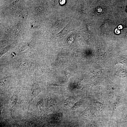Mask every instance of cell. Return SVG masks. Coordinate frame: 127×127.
Segmentation results:
<instances>
[{
	"mask_svg": "<svg viewBox=\"0 0 127 127\" xmlns=\"http://www.w3.org/2000/svg\"><path fill=\"white\" fill-rule=\"evenodd\" d=\"M42 91L37 83L34 84L32 87L29 97V103Z\"/></svg>",
	"mask_w": 127,
	"mask_h": 127,
	"instance_id": "1",
	"label": "cell"
},
{
	"mask_svg": "<svg viewBox=\"0 0 127 127\" xmlns=\"http://www.w3.org/2000/svg\"><path fill=\"white\" fill-rule=\"evenodd\" d=\"M107 90L109 98H112L114 96L115 90V86L112 85H109L107 87Z\"/></svg>",
	"mask_w": 127,
	"mask_h": 127,
	"instance_id": "2",
	"label": "cell"
},
{
	"mask_svg": "<svg viewBox=\"0 0 127 127\" xmlns=\"http://www.w3.org/2000/svg\"><path fill=\"white\" fill-rule=\"evenodd\" d=\"M97 108L101 112L103 111L104 106L103 103L99 101H97L95 103Z\"/></svg>",
	"mask_w": 127,
	"mask_h": 127,
	"instance_id": "3",
	"label": "cell"
},
{
	"mask_svg": "<svg viewBox=\"0 0 127 127\" xmlns=\"http://www.w3.org/2000/svg\"><path fill=\"white\" fill-rule=\"evenodd\" d=\"M17 97L16 96H13L11 98L10 101V103L11 105L12 108L15 106L17 101Z\"/></svg>",
	"mask_w": 127,
	"mask_h": 127,
	"instance_id": "4",
	"label": "cell"
},
{
	"mask_svg": "<svg viewBox=\"0 0 127 127\" xmlns=\"http://www.w3.org/2000/svg\"><path fill=\"white\" fill-rule=\"evenodd\" d=\"M84 115L88 117H90L93 115V112L90 109H88L85 110L84 112Z\"/></svg>",
	"mask_w": 127,
	"mask_h": 127,
	"instance_id": "5",
	"label": "cell"
},
{
	"mask_svg": "<svg viewBox=\"0 0 127 127\" xmlns=\"http://www.w3.org/2000/svg\"><path fill=\"white\" fill-rule=\"evenodd\" d=\"M119 102V98L117 99H116V100L113 106L112 114L114 112V111L117 109L120 103Z\"/></svg>",
	"mask_w": 127,
	"mask_h": 127,
	"instance_id": "6",
	"label": "cell"
},
{
	"mask_svg": "<svg viewBox=\"0 0 127 127\" xmlns=\"http://www.w3.org/2000/svg\"><path fill=\"white\" fill-rule=\"evenodd\" d=\"M118 74L122 77H125L126 76V72L123 70H120L119 73H118Z\"/></svg>",
	"mask_w": 127,
	"mask_h": 127,
	"instance_id": "7",
	"label": "cell"
},
{
	"mask_svg": "<svg viewBox=\"0 0 127 127\" xmlns=\"http://www.w3.org/2000/svg\"><path fill=\"white\" fill-rule=\"evenodd\" d=\"M115 32L116 34H119L120 33V32L119 29L116 28L115 30Z\"/></svg>",
	"mask_w": 127,
	"mask_h": 127,
	"instance_id": "8",
	"label": "cell"
},
{
	"mask_svg": "<svg viewBox=\"0 0 127 127\" xmlns=\"http://www.w3.org/2000/svg\"><path fill=\"white\" fill-rule=\"evenodd\" d=\"M65 0H60V3L61 4H65Z\"/></svg>",
	"mask_w": 127,
	"mask_h": 127,
	"instance_id": "9",
	"label": "cell"
},
{
	"mask_svg": "<svg viewBox=\"0 0 127 127\" xmlns=\"http://www.w3.org/2000/svg\"><path fill=\"white\" fill-rule=\"evenodd\" d=\"M122 26L121 25H119L118 26V28L119 29H122Z\"/></svg>",
	"mask_w": 127,
	"mask_h": 127,
	"instance_id": "10",
	"label": "cell"
},
{
	"mask_svg": "<svg viewBox=\"0 0 127 127\" xmlns=\"http://www.w3.org/2000/svg\"><path fill=\"white\" fill-rule=\"evenodd\" d=\"M124 119L126 121H127V114L126 115V117L124 118Z\"/></svg>",
	"mask_w": 127,
	"mask_h": 127,
	"instance_id": "11",
	"label": "cell"
},
{
	"mask_svg": "<svg viewBox=\"0 0 127 127\" xmlns=\"http://www.w3.org/2000/svg\"><path fill=\"white\" fill-rule=\"evenodd\" d=\"M68 127H78L77 126H70Z\"/></svg>",
	"mask_w": 127,
	"mask_h": 127,
	"instance_id": "12",
	"label": "cell"
},
{
	"mask_svg": "<svg viewBox=\"0 0 127 127\" xmlns=\"http://www.w3.org/2000/svg\"></svg>",
	"mask_w": 127,
	"mask_h": 127,
	"instance_id": "13",
	"label": "cell"
}]
</instances>
